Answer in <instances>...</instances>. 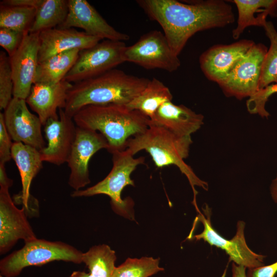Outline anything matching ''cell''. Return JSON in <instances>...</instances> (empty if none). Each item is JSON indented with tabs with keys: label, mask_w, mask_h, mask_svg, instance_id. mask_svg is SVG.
<instances>
[{
	"label": "cell",
	"mask_w": 277,
	"mask_h": 277,
	"mask_svg": "<svg viewBox=\"0 0 277 277\" xmlns=\"http://www.w3.org/2000/svg\"><path fill=\"white\" fill-rule=\"evenodd\" d=\"M246 268L243 266L238 265L233 263L232 264V277H247Z\"/></svg>",
	"instance_id": "obj_37"
},
{
	"label": "cell",
	"mask_w": 277,
	"mask_h": 277,
	"mask_svg": "<svg viewBox=\"0 0 277 277\" xmlns=\"http://www.w3.org/2000/svg\"><path fill=\"white\" fill-rule=\"evenodd\" d=\"M0 277H4V276H3L2 275H0Z\"/></svg>",
	"instance_id": "obj_40"
},
{
	"label": "cell",
	"mask_w": 277,
	"mask_h": 277,
	"mask_svg": "<svg viewBox=\"0 0 277 277\" xmlns=\"http://www.w3.org/2000/svg\"><path fill=\"white\" fill-rule=\"evenodd\" d=\"M69 277H94L90 273H86L84 271H74Z\"/></svg>",
	"instance_id": "obj_39"
},
{
	"label": "cell",
	"mask_w": 277,
	"mask_h": 277,
	"mask_svg": "<svg viewBox=\"0 0 277 277\" xmlns=\"http://www.w3.org/2000/svg\"><path fill=\"white\" fill-rule=\"evenodd\" d=\"M58 113V119H50L44 126L47 144L40 151L43 162L57 166L67 162L77 129L73 117L63 109H60Z\"/></svg>",
	"instance_id": "obj_16"
},
{
	"label": "cell",
	"mask_w": 277,
	"mask_h": 277,
	"mask_svg": "<svg viewBox=\"0 0 277 277\" xmlns=\"http://www.w3.org/2000/svg\"><path fill=\"white\" fill-rule=\"evenodd\" d=\"M68 12V1L43 0L36 9L29 33L41 32L58 27L64 23Z\"/></svg>",
	"instance_id": "obj_25"
},
{
	"label": "cell",
	"mask_w": 277,
	"mask_h": 277,
	"mask_svg": "<svg viewBox=\"0 0 277 277\" xmlns=\"http://www.w3.org/2000/svg\"><path fill=\"white\" fill-rule=\"evenodd\" d=\"M205 215L199 212V221L204 226L203 231L192 236L196 240H203L211 246L224 250L229 257V261L246 268H253L264 266L265 256L252 251L248 246L244 235L245 223L239 221L237 224L235 235L231 240L221 236L213 228L210 221L211 211L207 205L203 208Z\"/></svg>",
	"instance_id": "obj_10"
},
{
	"label": "cell",
	"mask_w": 277,
	"mask_h": 277,
	"mask_svg": "<svg viewBox=\"0 0 277 277\" xmlns=\"http://www.w3.org/2000/svg\"><path fill=\"white\" fill-rule=\"evenodd\" d=\"M263 28L270 45L263 62L259 89L277 83V31L271 22L267 21Z\"/></svg>",
	"instance_id": "obj_28"
},
{
	"label": "cell",
	"mask_w": 277,
	"mask_h": 277,
	"mask_svg": "<svg viewBox=\"0 0 277 277\" xmlns=\"http://www.w3.org/2000/svg\"><path fill=\"white\" fill-rule=\"evenodd\" d=\"M0 28L29 33L36 14V9L1 5Z\"/></svg>",
	"instance_id": "obj_27"
},
{
	"label": "cell",
	"mask_w": 277,
	"mask_h": 277,
	"mask_svg": "<svg viewBox=\"0 0 277 277\" xmlns=\"http://www.w3.org/2000/svg\"><path fill=\"white\" fill-rule=\"evenodd\" d=\"M5 127L4 113H0V163L5 164L11 159L13 143Z\"/></svg>",
	"instance_id": "obj_33"
},
{
	"label": "cell",
	"mask_w": 277,
	"mask_h": 277,
	"mask_svg": "<svg viewBox=\"0 0 277 277\" xmlns=\"http://www.w3.org/2000/svg\"><path fill=\"white\" fill-rule=\"evenodd\" d=\"M159 264L160 259L158 258H128L116 267L112 277H149L164 270Z\"/></svg>",
	"instance_id": "obj_29"
},
{
	"label": "cell",
	"mask_w": 277,
	"mask_h": 277,
	"mask_svg": "<svg viewBox=\"0 0 277 277\" xmlns=\"http://www.w3.org/2000/svg\"><path fill=\"white\" fill-rule=\"evenodd\" d=\"M254 44L244 39L229 45H215L200 56L201 69L208 79L218 84Z\"/></svg>",
	"instance_id": "obj_17"
},
{
	"label": "cell",
	"mask_w": 277,
	"mask_h": 277,
	"mask_svg": "<svg viewBox=\"0 0 277 277\" xmlns=\"http://www.w3.org/2000/svg\"><path fill=\"white\" fill-rule=\"evenodd\" d=\"M270 190L273 200L277 203V175L271 184Z\"/></svg>",
	"instance_id": "obj_38"
},
{
	"label": "cell",
	"mask_w": 277,
	"mask_h": 277,
	"mask_svg": "<svg viewBox=\"0 0 277 277\" xmlns=\"http://www.w3.org/2000/svg\"><path fill=\"white\" fill-rule=\"evenodd\" d=\"M25 33L11 29L0 28V45L11 56L21 45Z\"/></svg>",
	"instance_id": "obj_32"
},
{
	"label": "cell",
	"mask_w": 277,
	"mask_h": 277,
	"mask_svg": "<svg viewBox=\"0 0 277 277\" xmlns=\"http://www.w3.org/2000/svg\"><path fill=\"white\" fill-rule=\"evenodd\" d=\"M43 1V0H3L1 2V5L34 7L37 9Z\"/></svg>",
	"instance_id": "obj_35"
},
{
	"label": "cell",
	"mask_w": 277,
	"mask_h": 277,
	"mask_svg": "<svg viewBox=\"0 0 277 277\" xmlns=\"http://www.w3.org/2000/svg\"><path fill=\"white\" fill-rule=\"evenodd\" d=\"M38 63L55 55L72 49L80 51L95 45L101 38L91 36L73 28H55L39 33Z\"/></svg>",
	"instance_id": "obj_18"
},
{
	"label": "cell",
	"mask_w": 277,
	"mask_h": 277,
	"mask_svg": "<svg viewBox=\"0 0 277 277\" xmlns=\"http://www.w3.org/2000/svg\"><path fill=\"white\" fill-rule=\"evenodd\" d=\"M192 143L191 136L177 135L150 121L145 131L128 140L126 149L133 155L140 151L145 150L157 168L176 166L186 176L191 186L194 195L193 203L197 209V192L195 186L207 190L208 185L198 177L191 167L184 161L189 155Z\"/></svg>",
	"instance_id": "obj_4"
},
{
	"label": "cell",
	"mask_w": 277,
	"mask_h": 277,
	"mask_svg": "<svg viewBox=\"0 0 277 277\" xmlns=\"http://www.w3.org/2000/svg\"><path fill=\"white\" fill-rule=\"evenodd\" d=\"M267 50L264 45L255 43L236 62L226 77L218 83L226 95L242 99L250 97L259 90Z\"/></svg>",
	"instance_id": "obj_9"
},
{
	"label": "cell",
	"mask_w": 277,
	"mask_h": 277,
	"mask_svg": "<svg viewBox=\"0 0 277 277\" xmlns=\"http://www.w3.org/2000/svg\"><path fill=\"white\" fill-rule=\"evenodd\" d=\"M116 259L115 251L106 244L93 246L82 256L83 263L94 277H112Z\"/></svg>",
	"instance_id": "obj_26"
},
{
	"label": "cell",
	"mask_w": 277,
	"mask_h": 277,
	"mask_svg": "<svg viewBox=\"0 0 277 277\" xmlns=\"http://www.w3.org/2000/svg\"><path fill=\"white\" fill-rule=\"evenodd\" d=\"M277 272V261L275 263L258 267L248 269L247 277H275Z\"/></svg>",
	"instance_id": "obj_34"
},
{
	"label": "cell",
	"mask_w": 277,
	"mask_h": 277,
	"mask_svg": "<svg viewBox=\"0 0 277 277\" xmlns=\"http://www.w3.org/2000/svg\"><path fill=\"white\" fill-rule=\"evenodd\" d=\"M203 121L202 114L172 101L163 104L150 119L151 123L180 136H191L201 127Z\"/></svg>",
	"instance_id": "obj_20"
},
{
	"label": "cell",
	"mask_w": 277,
	"mask_h": 277,
	"mask_svg": "<svg viewBox=\"0 0 277 277\" xmlns=\"http://www.w3.org/2000/svg\"><path fill=\"white\" fill-rule=\"evenodd\" d=\"M27 104L25 100L13 97L4 110L5 127L14 142L23 143L40 151L47 145L42 132L43 125Z\"/></svg>",
	"instance_id": "obj_12"
},
{
	"label": "cell",
	"mask_w": 277,
	"mask_h": 277,
	"mask_svg": "<svg viewBox=\"0 0 277 277\" xmlns=\"http://www.w3.org/2000/svg\"><path fill=\"white\" fill-rule=\"evenodd\" d=\"M13 80L8 55L0 52V109L5 110L13 98Z\"/></svg>",
	"instance_id": "obj_30"
},
{
	"label": "cell",
	"mask_w": 277,
	"mask_h": 277,
	"mask_svg": "<svg viewBox=\"0 0 277 277\" xmlns=\"http://www.w3.org/2000/svg\"><path fill=\"white\" fill-rule=\"evenodd\" d=\"M238 11L237 26L232 31V36L238 39L248 27H264L267 17L277 15V1L233 0Z\"/></svg>",
	"instance_id": "obj_22"
},
{
	"label": "cell",
	"mask_w": 277,
	"mask_h": 277,
	"mask_svg": "<svg viewBox=\"0 0 277 277\" xmlns=\"http://www.w3.org/2000/svg\"><path fill=\"white\" fill-rule=\"evenodd\" d=\"M124 60L147 69H161L170 72L181 65L164 34L158 30L149 31L133 45L126 46Z\"/></svg>",
	"instance_id": "obj_8"
},
{
	"label": "cell",
	"mask_w": 277,
	"mask_h": 277,
	"mask_svg": "<svg viewBox=\"0 0 277 277\" xmlns=\"http://www.w3.org/2000/svg\"><path fill=\"white\" fill-rule=\"evenodd\" d=\"M113 165L109 174L101 181L83 190L74 191L73 197H88L97 194H105L110 197L111 206L117 213L126 216H130L129 200H123L121 193L128 185L134 186L131 178V173L137 166L145 162V157L134 158L127 149L111 153Z\"/></svg>",
	"instance_id": "obj_6"
},
{
	"label": "cell",
	"mask_w": 277,
	"mask_h": 277,
	"mask_svg": "<svg viewBox=\"0 0 277 277\" xmlns=\"http://www.w3.org/2000/svg\"><path fill=\"white\" fill-rule=\"evenodd\" d=\"M23 207L18 209L11 197L9 189L0 188V253L9 251L16 242L36 239Z\"/></svg>",
	"instance_id": "obj_14"
},
{
	"label": "cell",
	"mask_w": 277,
	"mask_h": 277,
	"mask_svg": "<svg viewBox=\"0 0 277 277\" xmlns=\"http://www.w3.org/2000/svg\"><path fill=\"white\" fill-rule=\"evenodd\" d=\"M12 159L19 172L22 189L15 197L16 202L29 211L32 203L36 201L30 193V186L34 177L43 167V160L40 151L22 143L13 142L11 150Z\"/></svg>",
	"instance_id": "obj_21"
},
{
	"label": "cell",
	"mask_w": 277,
	"mask_h": 277,
	"mask_svg": "<svg viewBox=\"0 0 277 277\" xmlns=\"http://www.w3.org/2000/svg\"><path fill=\"white\" fill-rule=\"evenodd\" d=\"M5 165L0 163V188L9 189L13 184V181L8 177Z\"/></svg>",
	"instance_id": "obj_36"
},
{
	"label": "cell",
	"mask_w": 277,
	"mask_h": 277,
	"mask_svg": "<svg viewBox=\"0 0 277 277\" xmlns=\"http://www.w3.org/2000/svg\"><path fill=\"white\" fill-rule=\"evenodd\" d=\"M277 93V83L271 84L259 89L249 97L246 102L248 111L251 114H258L263 117H267L269 114L265 109L268 98Z\"/></svg>",
	"instance_id": "obj_31"
},
{
	"label": "cell",
	"mask_w": 277,
	"mask_h": 277,
	"mask_svg": "<svg viewBox=\"0 0 277 277\" xmlns=\"http://www.w3.org/2000/svg\"><path fill=\"white\" fill-rule=\"evenodd\" d=\"M150 80L113 69L94 77L74 84L68 92L64 110L73 116L90 105H127L146 87Z\"/></svg>",
	"instance_id": "obj_2"
},
{
	"label": "cell",
	"mask_w": 277,
	"mask_h": 277,
	"mask_svg": "<svg viewBox=\"0 0 277 277\" xmlns=\"http://www.w3.org/2000/svg\"><path fill=\"white\" fill-rule=\"evenodd\" d=\"M83 252L61 241L37 238L25 242L21 249L13 251L0 261L1 275L16 277L29 266H41L55 261L81 264Z\"/></svg>",
	"instance_id": "obj_5"
},
{
	"label": "cell",
	"mask_w": 277,
	"mask_h": 277,
	"mask_svg": "<svg viewBox=\"0 0 277 277\" xmlns=\"http://www.w3.org/2000/svg\"><path fill=\"white\" fill-rule=\"evenodd\" d=\"M80 28L87 34L102 39L122 41L129 35L110 25L97 11L86 0H68V12L64 23L57 28Z\"/></svg>",
	"instance_id": "obj_15"
},
{
	"label": "cell",
	"mask_w": 277,
	"mask_h": 277,
	"mask_svg": "<svg viewBox=\"0 0 277 277\" xmlns=\"http://www.w3.org/2000/svg\"><path fill=\"white\" fill-rule=\"evenodd\" d=\"M77 127L98 131L106 138L112 153L126 149L129 138L145 131L150 120L126 105H90L73 117Z\"/></svg>",
	"instance_id": "obj_3"
},
{
	"label": "cell",
	"mask_w": 277,
	"mask_h": 277,
	"mask_svg": "<svg viewBox=\"0 0 277 277\" xmlns=\"http://www.w3.org/2000/svg\"><path fill=\"white\" fill-rule=\"evenodd\" d=\"M172 95L169 89L161 81L153 77L145 89L126 106L139 111L150 120L165 103L171 101Z\"/></svg>",
	"instance_id": "obj_24"
},
{
	"label": "cell",
	"mask_w": 277,
	"mask_h": 277,
	"mask_svg": "<svg viewBox=\"0 0 277 277\" xmlns=\"http://www.w3.org/2000/svg\"><path fill=\"white\" fill-rule=\"evenodd\" d=\"M80 51L70 50L38 63L34 83L52 85L63 80L75 64Z\"/></svg>",
	"instance_id": "obj_23"
},
{
	"label": "cell",
	"mask_w": 277,
	"mask_h": 277,
	"mask_svg": "<svg viewBox=\"0 0 277 277\" xmlns=\"http://www.w3.org/2000/svg\"><path fill=\"white\" fill-rule=\"evenodd\" d=\"M108 142L100 132L77 127L76 136L68 161L70 170L69 185L75 191L90 183L89 163L91 157L102 149L108 150Z\"/></svg>",
	"instance_id": "obj_11"
},
{
	"label": "cell",
	"mask_w": 277,
	"mask_h": 277,
	"mask_svg": "<svg viewBox=\"0 0 277 277\" xmlns=\"http://www.w3.org/2000/svg\"><path fill=\"white\" fill-rule=\"evenodd\" d=\"M39 33H27L9 57L13 80V97L26 100L34 83L38 64Z\"/></svg>",
	"instance_id": "obj_13"
},
{
	"label": "cell",
	"mask_w": 277,
	"mask_h": 277,
	"mask_svg": "<svg viewBox=\"0 0 277 277\" xmlns=\"http://www.w3.org/2000/svg\"><path fill=\"white\" fill-rule=\"evenodd\" d=\"M124 42L105 39L80 51L64 80L76 83L101 75L125 62Z\"/></svg>",
	"instance_id": "obj_7"
},
{
	"label": "cell",
	"mask_w": 277,
	"mask_h": 277,
	"mask_svg": "<svg viewBox=\"0 0 277 277\" xmlns=\"http://www.w3.org/2000/svg\"><path fill=\"white\" fill-rule=\"evenodd\" d=\"M73 84L64 80L52 85L34 83L26 100L43 126L50 119H58L57 110L64 109L68 92Z\"/></svg>",
	"instance_id": "obj_19"
},
{
	"label": "cell",
	"mask_w": 277,
	"mask_h": 277,
	"mask_svg": "<svg viewBox=\"0 0 277 277\" xmlns=\"http://www.w3.org/2000/svg\"><path fill=\"white\" fill-rule=\"evenodd\" d=\"M137 4L151 20L160 24L173 51L180 54L195 33L223 27L234 22L230 5L222 0H138Z\"/></svg>",
	"instance_id": "obj_1"
}]
</instances>
